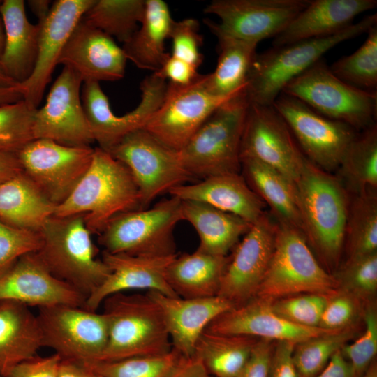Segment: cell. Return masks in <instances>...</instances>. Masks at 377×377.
Returning <instances> with one entry per match:
<instances>
[{
	"label": "cell",
	"mask_w": 377,
	"mask_h": 377,
	"mask_svg": "<svg viewBox=\"0 0 377 377\" xmlns=\"http://www.w3.org/2000/svg\"><path fill=\"white\" fill-rule=\"evenodd\" d=\"M37 109L24 100L0 105V152L17 154L34 140Z\"/></svg>",
	"instance_id": "7bdbcfd3"
},
{
	"label": "cell",
	"mask_w": 377,
	"mask_h": 377,
	"mask_svg": "<svg viewBox=\"0 0 377 377\" xmlns=\"http://www.w3.org/2000/svg\"><path fill=\"white\" fill-rule=\"evenodd\" d=\"M249 103L245 89L221 105L179 151L195 179L241 171L240 145Z\"/></svg>",
	"instance_id": "8992f818"
},
{
	"label": "cell",
	"mask_w": 377,
	"mask_h": 377,
	"mask_svg": "<svg viewBox=\"0 0 377 377\" xmlns=\"http://www.w3.org/2000/svg\"><path fill=\"white\" fill-rule=\"evenodd\" d=\"M211 377H212V376H211Z\"/></svg>",
	"instance_id": "03108f58"
},
{
	"label": "cell",
	"mask_w": 377,
	"mask_h": 377,
	"mask_svg": "<svg viewBox=\"0 0 377 377\" xmlns=\"http://www.w3.org/2000/svg\"><path fill=\"white\" fill-rule=\"evenodd\" d=\"M342 177L356 193L376 190L377 126L357 133L339 168Z\"/></svg>",
	"instance_id": "74e56055"
},
{
	"label": "cell",
	"mask_w": 377,
	"mask_h": 377,
	"mask_svg": "<svg viewBox=\"0 0 377 377\" xmlns=\"http://www.w3.org/2000/svg\"><path fill=\"white\" fill-rule=\"evenodd\" d=\"M294 186L303 235L326 265L336 266L344 244L349 207L341 180L306 158Z\"/></svg>",
	"instance_id": "6da1fadb"
},
{
	"label": "cell",
	"mask_w": 377,
	"mask_h": 377,
	"mask_svg": "<svg viewBox=\"0 0 377 377\" xmlns=\"http://www.w3.org/2000/svg\"><path fill=\"white\" fill-rule=\"evenodd\" d=\"M41 242L39 232L15 227L0 219V276L23 256L37 252Z\"/></svg>",
	"instance_id": "bcb514c9"
},
{
	"label": "cell",
	"mask_w": 377,
	"mask_h": 377,
	"mask_svg": "<svg viewBox=\"0 0 377 377\" xmlns=\"http://www.w3.org/2000/svg\"><path fill=\"white\" fill-rule=\"evenodd\" d=\"M22 171L16 154L0 152V184Z\"/></svg>",
	"instance_id": "680465c9"
},
{
	"label": "cell",
	"mask_w": 377,
	"mask_h": 377,
	"mask_svg": "<svg viewBox=\"0 0 377 377\" xmlns=\"http://www.w3.org/2000/svg\"><path fill=\"white\" fill-rule=\"evenodd\" d=\"M182 200H162L149 209L121 213L110 220L98 235L103 251L134 256L176 254L174 230L182 221Z\"/></svg>",
	"instance_id": "9c48e42d"
},
{
	"label": "cell",
	"mask_w": 377,
	"mask_h": 377,
	"mask_svg": "<svg viewBox=\"0 0 377 377\" xmlns=\"http://www.w3.org/2000/svg\"><path fill=\"white\" fill-rule=\"evenodd\" d=\"M339 287L353 297L373 295L377 288V252L348 258L337 276Z\"/></svg>",
	"instance_id": "ee69618b"
},
{
	"label": "cell",
	"mask_w": 377,
	"mask_h": 377,
	"mask_svg": "<svg viewBox=\"0 0 377 377\" xmlns=\"http://www.w3.org/2000/svg\"><path fill=\"white\" fill-rule=\"evenodd\" d=\"M311 377H355L350 364L341 350L330 358L327 365L317 374Z\"/></svg>",
	"instance_id": "9f6ffc18"
},
{
	"label": "cell",
	"mask_w": 377,
	"mask_h": 377,
	"mask_svg": "<svg viewBox=\"0 0 377 377\" xmlns=\"http://www.w3.org/2000/svg\"><path fill=\"white\" fill-rule=\"evenodd\" d=\"M364 318L365 328L362 335L341 350L355 377L363 376L377 353V313L374 307H368Z\"/></svg>",
	"instance_id": "7dc6e473"
},
{
	"label": "cell",
	"mask_w": 377,
	"mask_h": 377,
	"mask_svg": "<svg viewBox=\"0 0 377 377\" xmlns=\"http://www.w3.org/2000/svg\"><path fill=\"white\" fill-rule=\"evenodd\" d=\"M232 97L212 94L207 88L205 74L185 85L168 82L161 104L142 129L179 151L212 114Z\"/></svg>",
	"instance_id": "7c38bea8"
},
{
	"label": "cell",
	"mask_w": 377,
	"mask_h": 377,
	"mask_svg": "<svg viewBox=\"0 0 377 377\" xmlns=\"http://www.w3.org/2000/svg\"><path fill=\"white\" fill-rule=\"evenodd\" d=\"M362 377H377V365L376 362H373Z\"/></svg>",
	"instance_id": "be15d7a7"
},
{
	"label": "cell",
	"mask_w": 377,
	"mask_h": 377,
	"mask_svg": "<svg viewBox=\"0 0 377 377\" xmlns=\"http://www.w3.org/2000/svg\"><path fill=\"white\" fill-rule=\"evenodd\" d=\"M43 347L61 360L98 361L107 344L108 320L97 311L71 305L38 308L36 314Z\"/></svg>",
	"instance_id": "8fae6325"
},
{
	"label": "cell",
	"mask_w": 377,
	"mask_h": 377,
	"mask_svg": "<svg viewBox=\"0 0 377 377\" xmlns=\"http://www.w3.org/2000/svg\"><path fill=\"white\" fill-rule=\"evenodd\" d=\"M228 256H216L198 249L178 254L169 264L166 280L179 297L207 298L218 296Z\"/></svg>",
	"instance_id": "f546056e"
},
{
	"label": "cell",
	"mask_w": 377,
	"mask_h": 377,
	"mask_svg": "<svg viewBox=\"0 0 377 377\" xmlns=\"http://www.w3.org/2000/svg\"><path fill=\"white\" fill-rule=\"evenodd\" d=\"M296 343L289 341H277L272 348L268 377H299L294 360Z\"/></svg>",
	"instance_id": "816d5d0a"
},
{
	"label": "cell",
	"mask_w": 377,
	"mask_h": 377,
	"mask_svg": "<svg viewBox=\"0 0 377 377\" xmlns=\"http://www.w3.org/2000/svg\"><path fill=\"white\" fill-rule=\"evenodd\" d=\"M354 336L355 330L350 325L297 343L293 360L299 377H311L319 373Z\"/></svg>",
	"instance_id": "60d3db41"
},
{
	"label": "cell",
	"mask_w": 377,
	"mask_h": 377,
	"mask_svg": "<svg viewBox=\"0 0 377 377\" xmlns=\"http://www.w3.org/2000/svg\"><path fill=\"white\" fill-rule=\"evenodd\" d=\"M141 209L138 187L126 166L100 147L69 197L57 206L54 216L83 214L93 234L99 235L116 216Z\"/></svg>",
	"instance_id": "7a4b0ae2"
},
{
	"label": "cell",
	"mask_w": 377,
	"mask_h": 377,
	"mask_svg": "<svg viewBox=\"0 0 377 377\" xmlns=\"http://www.w3.org/2000/svg\"><path fill=\"white\" fill-rule=\"evenodd\" d=\"M147 293L161 309L172 348L184 357L193 356L198 341L209 325L233 307L220 296L186 299L153 290Z\"/></svg>",
	"instance_id": "d4e9b609"
},
{
	"label": "cell",
	"mask_w": 377,
	"mask_h": 377,
	"mask_svg": "<svg viewBox=\"0 0 377 377\" xmlns=\"http://www.w3.org/2000/svg\"><path fill=\"white\" fill-rule=\"evenodd\" d=\"M43 347L37 315L29 306L14 301H0V376L37 355Z\"/></svg>",
	"instance_id": "f1b7e54d"
},
{
	"label": "cell",
	"mask_w": 377,
	"mask_h": 377,
	"mask_svg": "<svg viewBox=\"0 0 377 377\" xmlns=\"http://www.w3.org/2000/svg\"><path fill=\"white\" fill-rule=\"evenodd\" d=\"M28 5L38 18V23H41L46 19L52 7L51 1L47 0L28 1Z\"/></svg>",
	"instance_id": "91938a15"
},
{
	"label": "cell",
	"mask_w": 377,
	"mask_h": 377,
	"mask_svg": "<svg viewBox=\"0 0 377 377\" xmlns=\"http://www.w3.org/2000/svg\"><path fill=\"white\" fill-rule=\"evenodd\" d=\"M127 59L114 40L82 19L71 34L58 64L71 68L83 83L122 79Z\"/></svg>",
	"instance_id": "7402d4cb"
},
{
	"label": "cell",
	"mask_w": 377,
	"mask_h": 377,
	"mask_svg": "<svg viewBox=\"0 0 377 377\" xmlns=\"http://www.w3.org/2000/svg\"><path fill=\"white\" fill-rule=\"evenodd\" d=\"M82 83L75 71L63 67L45 103L36 110L34 139H47L71 147H91L94 140L82 106Z\"/></svg>",
	"instance_id": "e0dca14e"
},
{
	"label": "cell",
	"mask_w": 377,
	"mask_h": 377,
	"mask_svg": "<svg viewBox=\"0 0 377 377\" xmlns=\"http://www.w3.org/2000/svg\"><path fill=\"white\" fill-rule=\"evenodd\" d=\"M272 105L309 161L328 172L339 168L357 133L356 130L318 113L299 99L283 93Z\"/></svg>",
	"instance_id": "4fadbf2b"
},
{
	"label": "cell",
	"mask_w": 377,
	"mask_h": 377,
	"mask_svg": "<svg viewBox=\"0 0 377 377\" xmlns=\"http://www.w3.org/2000/svg\"><path fill=\"white\" fill-rule=\"evenodd\" d=\"M0 377H1V376H0Z\"/></svg>",
	"instance_id": "003e7915"
},
{
	"label": "cell",
	"mask_w": 377,
	"mask_h": 377,
	"mask_svg": "<svg viewBox=\"0 0 377 377\" xmlns=\"http://www.w3.org/2000/svg\"><path fill=\"white\" fill-rule=\"evenodd\" d=\"M61 360L55 353L37 355L12 368L5 377H58Z\"/></svg>",
	"instance_id": "f907efd6"
},
{
	"label": "cell",
	"mask_w": 377,
	"mask_h": 377,
	"mask_svg": "<svg viewBox=\"0 0 377 377\" xmlns=\"http://www.w3.org/2000/svg\"><path fill=\"white\" fill-rule=\"evenodd\" d=\"M94 148L34 139L17 154L23 172L57 206L71 194L88 170Z\"/></svg>",
	"instance_id": "5bb4252c"
},
{
	"label": "cell",
	"mask_w": 377,
	"mask_h": 377,
	"mask_svg": "<svg viewBox=\"0 0 377 377\" xmlns=\"http://www.w3.org/2000/svg\"><path fill=\"white\" fill-rule=\"evenodd\" d=\"M16 84L14 82L7 77L1 71H0V87H11L15 86Z\"/></svg>",
	"instance_id": "e7e4bbea"
},
{
	"label": "cell",
	"mask_w": 377,
	"mask_h": 377,
	"mask_svg": "<svg viewBox=\"0 0 377 377\" xmlns=\"http://www.w3.org/2000/svg\"><path fill=\"white\" fill-rule=\"evenodd\" d=\"M56 207L23 171L0 184V219L8 224L39 232Z\"/></svg>",
	"instance_id": "836d02e7"
},
{
	"label": "cell",
	"mask_w": 377,
	"mask_h": 377,
	"mask_svg": "<svg viewBox=\"0 0 377 377\" xmlns=\"http://www.w3.org/2000/svg\"><path fill=\"white\" fill-rule=\"evenodd\" d=\"M180 357L181 355L172 348L159 355L85 363L103 377H168Z\"/></svg>",
	"instance_id": "b9f144b4"
},
{
	"label": "cell",
	"mask_w": 377,
	"mask_h": 377,
	"mask_svg": "<svg viewBox=\"0 0 377 377\" xmlns=\"http://www.w3.org/2000/svg\"><path fill=\"white\" fill-rule=\"evenodd\" d=\"M354 297L344 291H338L330 296L318 327L328 330H339L350 326L357 309Z\"/></svg>",
	"instance_id": "681fc988"
},
{
	"label": "cell",
	"mask_w": 377,
	"mask_h": 377,
	"mask_svg": "<svg viewBox=\"0 0 377 377\" xmlns=\"http://www.w3.org/2000/svg\"><path fill=\"white\" fill-rule=\"evenodd\" d=\"M86 296L53 276L37 252L21 257L0 276V301L38 308L71 305L84 307Z\"/></svg>",
	"instance_id": "44dd1931"
},
{
	"label": "cell",
	"mask_w": 377,
	"mask_h": 377,
	"mask_svg": "<svg viewBox=\"0 0 377 377\" xmlns=\"http://www.w3.org/2000/svg\"><path fill=\"white\" fill-rule=\"evenodd\" d=\"M168 193L181 200L205 203L237 216L251 224L265 213V203L240 173L209 177L198 182L176 186Z\"/></svg>",
	"instance_id": "484cf974"
},
{
	"label": "cell",
	"mask_w": 377,
	"mask_h": 377,
	"mask_svg": "<svg viewBox=\"0 0 377 377\" xmlns=\"http://www.w3.org/2000/svg\"><path fill=\"white\" fill-rule=\"evenodd\" d=\"M182 220L188 222L199 237L198 250L216 256H228L252 224L234 214L193 200H182Z\"/></svg>",
	"instance_id": "4dcf8cb0"
},
{
	"label": "cell",
	"mask_w": 377,
	"mask_h": 377,
	"mask_svg": "<svg viewBox=\"0 0 377 377\" xmlns=\"http://www.w3.org/2000/svg\"><path fill=\"white\" fill-rule=\"evenodd\" d=\"M37 251L50 273L87 297L110 274L91 239L84 215L48 219L39 230Z\"/></svg>",
	"instance_id": "277c9868"
},
{
	"label": "cell",
	"mask_w": 377,
	"mask_h": 377,
	"mask_svg": "<svg viewBox=\"0 0 377 377\" xmlns=\"http://www.w3.org/2000/svg\"><path fill=\"white\" fill-rule=\"evenodd\" d=\"M167 84L166 80L154 73L147 76L140 85L139 104L132 111L118 116L113 113L99 82H84L81 90L82 106L92 137L98 147L108 151L128 134L143 128L161 104Z\"/></svg>",
	"instance_id": "9a60e30c"
},
{
	"label": "cell",
	"mask_w": 377,
	"mask_h": 377,
	"mask_svg": "<svg viewBox=\"0 0 377 377\" xmlns=\"http://www.w3.org/2000/svg\"><path fill=\"white\" fill-rule=\"evenodd\" d=\"M281 93L356 131L376 124L377 92L360 89L341 80L323 59L290 80Z\"/></svg>",
	"instance_id": "ba28073f"
},
{
	"label": "cell",
	"mask_w": 377,
	"mask_h": 377,
	"mask_svg": "<svg viewBox=\"0 0 377 377\" xmlns=\"http://www.w3.org/2000/svg\"><path fill=\"white\" fill-rule=\"evenodd\" d=\"M101 305L108 336L98 361L159 355L172 349L161 309L147 293H115Z\"/></svg>",
	"instance_id": "5b68a950"
},
{
	"label": "cell",
	"mask_w": 377,
	"mask_h": 377,
	"mask_svg": "<svg viewBox=\"0 0 377 377\" xmlns=\"http://www.w3.org/2000/svg\"><path fill=\"white\" fill-rule=\"evenodd\" d=\"M348 258L377 252V196L376 190L356 193L349 203L345 241Z\"/></svg>",
	"instance_id": "f35d334b"
},
{
	"label": "cell",
	"mask_w": 377,
	"mask_h": 377,
	"mask_svg": "<svg viewBox=\"0 0 377 377\" xmlns=\"http://www.w3.org/2000/svg\"><path fill=\"white\" fill-rule=\"evenodd\" d=\"M260 161L295 183L305 156L298 148L287 124L273 107L249 103L244 124L240 158Z\"/></svg>",
	"instance_id": "2e32d148"
},
{
	"label": "cell",
	"mask_w": 377,
	"mask_h": 377,
	"mask_svg": "<svg viewBox=\"0 0 377 377\" xmlns=\"http://www.w3.org/2000/svg\"><path fill=\"white\" fill-rule=\"evenodd\" d=\"M206 330L269 341H289L296 344L335 331L319 327H304L290 322L273 310L271 301L258 297L223 313L209 325Z\"/></svg>",
	"instance_id": "cb8c5ba5"
},
{
	"label": "cell",
	"mask_w": 377,
	"mask_h": 377,
	"mask_svg": "<svg viewBox=\"0 0 377 377\" xmlns=\"http://www.w3.org/2000/svg\"><path fill=\"white\" fill-rule=\"evenodd\" d=\"M177 255L134 256L103 251L101 259L108 267L110 274L87 297L84 308L96 311L110 295L129 290H153L166 296L179 297L166 280L167 268Z\"/></svg>",
	"instance_id": "603a6c76"
},
{
	"label": "cell",
	"mask_w": 377,
	"mask_h": 377,
	"mask_svg": "<svg viewBox=\"0 0 377 377\" xmlns=\"http://www.w3.org/2000/svg\"><path fill=\"white\" fill-rule=\"evenodd\" d=\"M1 13L5 43L0 71L16 84H20L25 82L34 70L40 24L29 21L23 0L2 1Z\"/></svg>",
	"instance_id": "83f0119b"
},
{
	"label": "cell",
	"mask_w": 377,
	"mask_h": 377,
	"mask_svg": "<svg viewBox=\"0 0 377 377\" xmlns=\"http://www.w3.org/2000/svg\"><path fill=\"white\" fill-rule=\"evenodd\" d=\"M259 339L205 331L199 338L194 356L212 377H239Z\"/></svg>",
	"instance_id": "d590c367"
},
{
	"label": "cell",
	"mask_w": 377,
	"mask_h": 377,
	"mask_svg": "<svg viewBox=\"0 0 377 377\" xmlns=\"http://www.w3.org/2000/svg\"><path fill=\"white\" fill-rule=\"evenodd\" d=\"M377 24V14L367 15L333 35L272 47L256 53L245 94L251 104L272 105L284 87L339 43L356 38Z\"/></svg>",
	"instance_id": "3957f363"
},
{
	"label": "cell",
	"mask_w": 377,
	"mask_h": 377,
	"mask_svg": "<svg viewBox=\"0 0 377 377\" xmlns=\"http://www.w3.org/2000/svg\"><path fill=\"white\" fill-rule=\"evenodd\" d=\"M364 43L353 53L344 56L330 67L346 83L364 91L377 89V24L367 33Z\"/></svg>",
	"instance_id": "ab89813d"
},
{
	"label": "cell",
	"mask_w": 377,
	"mask_h": 377,
	"mask_svg": "<svg viewBox=\"0 0 377 377\" xmlns=\"http://www.w3.org/2000/svg\"><path fill=\"white\" fill-rule=\"evenodd\" d=\"M200 24L194 18L174 20L169 38L172 40V56L182 59L198 68L203 60L200 51L203 40Z\"/></svg>",
	"instance_id": "c3c4849f"
},
{
	"label": "cell",
	"mask_w": 377,
	"mask_h": 377,
	"mask_svg": "<svg viewBox=\"0 0 377 377\" xmlns=\"http://www.w3.org/2000/svg\"><path fill=\"white\" fill-rule=\"evenodd\" d=\"M269 340L259 339L239 377H268L273 346Z\"/></svg>",
	"instance_id": "db71d44e"
},
{
	"label": "cell",
	"mask_w": 377,
	"mask_h": 377,
	"mask_svg": "<svg viewBox=\"0 0 377 377\" xmlns=\"http://www.w3.org/2000/svg\"><path fill=\"white\" fill-rule=\"evenodd\" d=\"M2 1H0V61L1 59L3 54V51L4 48V43H5V31H4V26H3V22L1 13V5Z\"/></svg>",
	"instance_id": "6125c7cd"
},
{
	"label": "cell",
	"mask_w": 377,
	"mask_h": 377,
	"mask_svg": "<svg viewBox=\"0 0 377 377\" xmlns=\"http://www.w3.org/2000/svg\"><path fill=\"white\" fill-rule=\"evenodd\" d=\"M330 296L308 293L293 295L272 302L273 310L295 324L318 327Z\"/></svg>",
	"instance_id": "f6af8a7d"
},
{
	"label": "cell",
	"mask_w": 377,
	"mask_h": 377,
	"mask_svg": "<svg viewBox=\"0 0 377 377\" xmlns=\"http://www.w3.org/2000/svg\"><path fill=\"white\" fill-rule=\"evenodd\" d=\"M277 229V223L264 213L229 256L218 296L233 307L255 297L274 252Z\"/></svg>",
	"instance_id": "d6986e66"
},
{
	"label": "cell",
	"mask_w": 377,
	"mask_h": 377,
	"mask_svg": "<svg viewBox=\"0 0 377 377\" xmlns=\"http://www.w3.org/2000/svg\"><path fill=\"white\" fill-rule=\"evenodd\" d=\"M107 152L130 171L140 193L141 209L170 189L195 180L184 168L179 151L142 128L128 134Z\"/></svg>",
	"instance_id": "30bf717a"
},
{
	"label": "cell",
	"mask_w": 377,
	"mask_h": 377,
	"mask_svg": "<svg viewBox=\"0 0 377 377\" xmlns=\"http://www.w3.org/2000/svg\"><path fill=\"white\" fill-rule=\"evenodd\" d=\"M154 73L165 80H168L169 82L179 85L188 84L200 75L198 68L170 54L161 68Z\"/></svg>",
	"instance_id": "f5cc1de1"
},
{
	"label": "cell",
	"mask_w": 377,
	"mask_h": 377,
	"mask_svg": "<svg viewBox=\"0 0 377 377\" xmlns=\"http://www.w3.org/2000/svg\"><path fill=\"white\" fill-rule=\"evenodd\" d=\"M277 224L274 252L255 297L273 302L300 294L337 293L339 281L318 262L302 232Z\"/></svg>",
	"instance_id": "52a82bcc"
},
{
	"label": "cell",
	"mask_w": 377,
	"mask_h": 377,
	"mask_svg": "<svg viewBox=\"0 0 377 377\" xmlns=\"http://www.w3.org/2000/svg\"><path fill=\"white\" fill-rule=\"evenodd\" d=\"M94 0H57L40 24L38 52L31 75L17 84L23 100L35 108L40 103L46 87L71 34Z\"/></svg>",
	"instance_id": "ffe728a7"
},
{
	"label": "cell",
	"mask_w": 377,
	"mask_h": 377,
	"mask_svg": "<svg viewBox=\"0 0 377 377\" xmlns=\"http://www.w3.org/2000/svg\"><path fill=\"white\" fill-rule=\"evenodd\" d=\"M174 22L163 0H146L145 15L138 29L122 49L127 60L138 68L158 71L170 56L165 50Z\"/></svg>",
	"instance_id": "d6a6232c"
},
{
	"label": "cell",
	"mask_w": 377,
	"mask_h": 377,
	"mask_svg": "<svg viewBox=\"0 0 377 377\" xmlns=\"http://www.w3.org/2000/svg\"><path fill=\"white\" fill-rule=\"evenodd\" d=\"M168 377H211L195 356L180 357Z\"/></svg>",
	"instance_id": "11a10c76"
},
{
	"label": "cell",
	"mask_w": 377,
	"mask_h": 377,
	"mask_svg": "<svg viewBox=\"0 0 377 377\" xmlns=\"http://www.w3.org/2000/svg\"><path fill=\"white\" fill-rule=\"evenodd\" d=\"M204 22L217 38L219 52L214 71L205 74L207 88L216 96L232 97L245 89L258 44L222 32L210 20Z\"/></svg>",
	"instance_id": "1f68e13d"
},
{
	"label": "cell",
	"mask_w": 377,
	"mask_h": 377,
	"mask_svg": "<svg viewBox=\"0 0 377 377\" xmlns=\"http://www.w3.org/2000/svg\"><path fill=\"white\" fill-rule=\"evenodd\" d=\"M23 100V94L17 85L0 87V105Z\"/></svg>",
	"instance_id": "94428289"
},
{
	"label": "cell",
	"mask_w": 377,
	"mask_h": 377,
	"mask_svg": "<svg viewBox=\"0 0 377 377\" xmlns=\"http://www.w3.org/2000/svg\"><path fill=\"white\" fill-rule=\"evenodd\" d=\"M58 377H103L87 363L61 360Z\"/></svg>",
	"instance_id": "6f0895ef"
},
{
	"label": "cell",
	"mask_w": 377,
	"mask_h": 377,
	"mask_svg": "<svg viewBox=\"0 0 377 377\" xmlns=\"http://www.w3.org/2000/svg\"><path fill=\"white\" fill-rule=\"evenodd\" d=\"M310 0H213L205 13L215 26L235 38L258 44L281 33Z\"/></svg>",
	"instance_id": "ac0fdd59"
},
{
	"label": "cell",
	"mask_w": 377,
	"mask_h": 377,
	"mask_svg": "<svg viewBox=\"0 0 377 377\" xmlns=\"http://www.w3.org/2000/svg\"><path fill=\"white\" fill-rule=\"evenodd\" d=\"M376 6V0H310L286 28L274 38L272 47L333 35L353 24L358 15Z\"/></svg>",
	"instance_id": "4316f807"
},
{
	"label": "cell",
	"mask_w": 377,
	"mask_h": 377,
	"mask_svg": "<svg viewBox=\"0 0 377 377\" xmlns=\"http://www.w3.org/2000/svg\"><path fill=\"white\" fill-rule=\"evenodd\" d=\"M145 2L146 0H94L82 20L124 44L142 22Z\"/></svg>",
	"instance_id": "8d00e7d4"
},
{
	"label": "cell",
	"mask_w": 377,
	"mask_h": 377,
	"mask_svg": "<svg viewBox=\"0 0 377 377\" xmlns=\"http://www.w3.org/2000/svg\"><path fill=\"white\" fill-rule=\"evenodd\" d=\"M241 164L242 175L249 187L269 206L277 223L302 233L294 183L278 170L256 159L244 158Z\"/></svg>",
	"instance_id": "e575fe53"
}]
</instances>
